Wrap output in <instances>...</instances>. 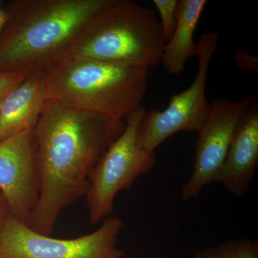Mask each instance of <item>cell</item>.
<instances>
[{"label":"cell","mask_w":258,"mask_h":258,"mask_svg":"<svg viewBox=\"0 0 258 258\" xmlns=\"http://www.w3.org/2000/svg\"><path fill=\"white\" fill-rule=\"evenodd\" d=\"M164 45L154 10L132 0H106L70 45L62 62L94 60L149 70L161 63Z\"/></svg>","instance_id":"cell-3"},{"label":"cell","mask_w":258,"mask_h":258,"mask_svg":"<svg viewBox=\"0 0 258 258\" xmlns=\"http://www.w3.org/2000/svg\"><path fill=\"white\" fill-rule=\"evenodd\" d=\"M192 258H258V242L249 239L231 240L199 249Z\"/></svg>","instance_id":"cell-13"},{"label":"cell","mask_w":258,"mask_h":258,"mask_svg":"<svg viewBox=\"0 0 258 258\" xmlns=\"http://www.w3.org/2000/svg\"><path fill=\"white\" fill-rule=\"evenodd\" d=\"M207 3L206 0H179L175 30L166 42L161 56V62L169 74H181L190 57L196 55L198 47L194 35Z\"/></svg>","instance_id":"cell-12"},{"label":"cell","mask_w":258,"mask_h":258,"mask_svg":"<svg viewBox=\"0 0 258 258\" xmlns=\"http://www.w3.org/2000/svg\"><path fill=\"white\" fill-rule=\"evenodd\" d=\"M47 99L44 79L28 76L0 104V140L34 129Z\"/></svg>","instance_id":"cell-11"},{"label":"cell","mask_w":258,"mask_h":258,"mask_svg":"<svg viewBox=\"0 0 258 258\" xmlns=\"http://www.w3.org/2000/svg\"><path fill=\"white\" fill-rule=\"evenodd\" d=\"M106 0H14L5 7L0 72L45 77Z\"/></svg>","instance_id":"cell-2"},{"label":"cell","mask_w":258,"mask_h":258,"mask_svg":"<svg viewBox=\"0 0 258 258\" xmlns=\"http://www.w3.org/2000/svg\"><path fill=\"white\" fill-rule=\"evenodd\" d=\"M26 77L21 73L0 72V98L18 86Z\"/></svg>","instance_id":"cell-15"},{"label":"cell","mask_w":258,"mask_h":258,"mask_svg":"<svg viewBox=\"0 0 258 258\" xmlns=\"http://www.w3.org/2000/svg\"><path fill=\"white\" fill-rule=\"evenodd\" d=\"M235 60L240 69L249 72H257L258 60L255 56L250 55L245 51H240L236 54Z\"/></svg>","instance_id":"cell-16"},{"label":"cell","mask_w":258,"mask_h":258,"mask_svg":"<svg viewBox=\"0 0 258 258\" xmlns=\"http://www.w3.org/2000/svg\"><path fill=\"white\" fill-rule=\"evenodd\" d=\"M146 111L142 106L125 117L123 133L112 142L88 176L85 198L92 225L110 216L117 195L131 189L136 180L152 171L157 163L155 152L137 144V131Z\"/></svg>","instance_id":"cell-5"},{"label":"cell","mask_w":258,"mask_h":258,"mask_svg":"<svg viewBox=\"0 0 258 258\" xmlns=\"http://www.w3.org/2000/svg\"><path fill=\"white\" fill-rule=\"evenodd\" d=\"M10 215H11V212H10L8 203L5 201L3 195L0 194V238H1L2 234L4 230L5 223Z\"/></svg>","instance_id":"cell-17"},{"label":"cell","mask_w":258,"mask_h":258,"mask_svg":"<svg viewBox=\"0 0 258 258\" xmlns=\"http://www.w3.org/2000/svg\"><path fill=\"white\" fill-rule=\"evenodd\" d=\"M3 98H4V97H3ZM3 98H0V104H1L2 100H3Z\"/></svg>","instance_id":"cell-19"},{"label":"cell","mask_w":258,"mask_h":258,"mask_svg":"<svg viewBox=\"0 0 258 258\" xmlns=\"http://www.w3.org/2000/svg\"><path fill=\"white\" fill-rule=\"evenodd\" d=\"M257 100L248 97L240 101L221 98L212 102L208 118L198 132L192 172L181 189L182 201L198 198L205 186L217 182L236 128Z\"/></svg>","instance_id":"cell-8"},{"label":"cell","mask_w":258,"mask_h":258,"mask_svg":"<svg viewBox=\"0 0 258 258\" xmlns=\"http://www.w3.org/2000/svg\"><path fill=\"white\" fill-rule=\"evenodd\" d=\"M125 120L75 111L45 101L34 128L40 191L29 227L50 236L61 212L86 196L88 176Z\"/></svg>","instance_id":"cell-1"},{"label":"cell","mask_w":258,"mask_h":258,"mask_svg":"<svg viewBox=\"0 0 258 258\" xmlns=\"http://www.w3.org/2000/svg\"><path fill=\"white\" fill-rule=\"evenodd\" d=\"M216 32L204 33L197 43L198 69L187 89L171 96L163 111H146L137 131L139 147L154 152L161 144L179 132H196L208 118L211 104L206 98V84L212 57L218 42Z\"/></svg>","instance_id":"cell-7"},{"label":"cell","mask_w":258,"mask_h":258,"mask_svg":"<svg viewBox=\"0 0 258 258\" xmlns=\"http://www.w3.org/2000/svg\"><path fill=\"white\" fill-rule=\"evenodd\" d=\"M124 222L108 216L99 228L77 238L39 233L10 215L0 238V258H123L118 242Z\"/></svg>","instance_id":"cell-6"},{"label":"cell","mask_w":258,"mask_h":258,"mask_svg":"<svg viewBox=\"0 0 258 258\" xmlns=\"http://www.w3.org/2000/svg\"><path fill=\"white\" fill-rule=\"evenodd\" d=\"M258 166V101L237 125L217 182L231 195L241 197L250 189Z\"/></svg>","instance_id":"cell-10"},{"label":"cell","mask_w":258,"mask_h":258,"mask_svg":"<svg viewBox=\"0 0 258 258\" xmlns=\"http://www.w3.org/2000/svg\"><path fill=\"white\" fill-rule=\"evenodd\" d=\"M40 191L34 129L0 140V194L11 215L30 225Z\"/></svg>","instance_id":"cell-9"},{"label":"cell","mask_w":258,"mask_h":258,"mask_svg":"<svg viewBox=\"0 0 258 258\" xmlns=\"http://www.w3.org/2000/svg\"><path fill=\"white\" fill-rule=\"evenodd\" d=\"M149 69L94 60L63 61L44 77L47 97L75 111L124 120L142 106Z\"/></svg>","instance_id":"cell-4"},{"label":"cell","mask_w":258,"mask_h":258,"mask_svg":"<svg viewBox=\"0 0 258 258\" xmlns=\"http://www.w3.org/2000/svg\"><path fill=\"white\" fill-rule=\"evenodd\" d=\"M159 13V23L164 41L167 42L175 30L179 0H153Z\"/></svg>","instance_id":"cell-14"},{"label":"cell","mask_w":258,"mask_h":258,"mask_svg":"<svg viewBox=\"0 0 258 258\" xmlns=\"http://www.w3.org/2000/svg\"><path fill=\"white\" fill-rule=\"evenodd\" d=\"M8 18H9V15H8L5 7L3 8L2 6V2L0 1V34L3 31V29H4L5 25H6L7 22H8Z\"/></svg>","instance_id":"cell-18"}]
</instances>
